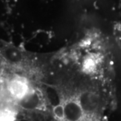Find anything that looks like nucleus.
Wrapping results in <instances>:
<instances>
[{"mask_svg": "<svg viewBox=\"0 0 121 121\" xmlns=\"http://www.w3.org/2000/svg\"><path fill=\"white\" fill-rule=\"evenodd\" d=\"M17 112L10 105H0V121H14Z\"/></svg>", "mask_w": 121, "mask_h": 121, "instance_id": "1", "label": "nucleus"}, {"mask_svg": "<svg viewBox=\"0 0 121 121\" xmlns=\"http://www.w3.org/2000/svg\"><path fill=\"white\" fill-rule=\"evenodd\" d=\"M3 86H4V78H3L2 71H1V72H0V90L2 88Z\"/></svg>", "mask_w": 121, "mask_h": 121, "instance_id": "2", "label": "nucleus"}]
</instances>
